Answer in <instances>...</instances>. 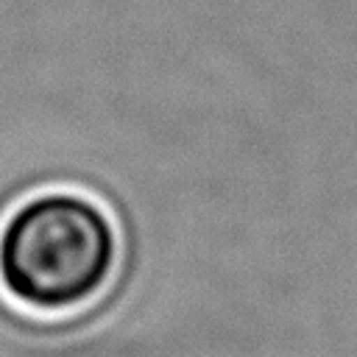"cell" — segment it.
Segmentation results:
<instances>
[{
	"mask_svg": "<svg viewBox=\"0 0 357 357\" xmlns=\"http://www.w3.org/2000/svg\"><path fill=\"white\" fill-rule=\"evenodd\" d=\"M114 265V223L86 195L36 192L0 226V284L28 310H78L109 284Z\"/></svg>",
	"mask_w": 357,
	"mask_h": 357,
	"instance_id": "6da1fadb",
	"label": "cell"
}]
</instances>
